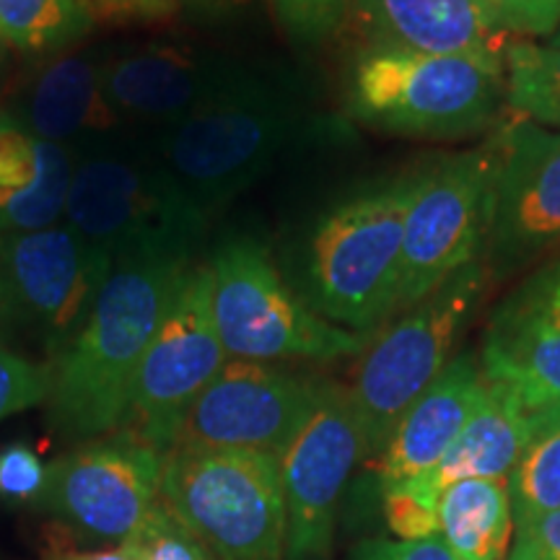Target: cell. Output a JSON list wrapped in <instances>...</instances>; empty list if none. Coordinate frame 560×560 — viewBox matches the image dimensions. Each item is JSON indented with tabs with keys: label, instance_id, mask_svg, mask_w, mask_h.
I'll use <instances>...</instances> for the list:
<instances>
[{
	"label": "cell",
	"instance_id": "1",
	"mask_svg": "<svg viewBox=\"0 0 560 560\" xmlns=\"http://www.w3.org/2000/svg\"><path fill=\"white\" fill-rule=\"evenodd\" d=\"M190 262L170 255L112 262L89 317L50 363L45 416L60 441L73 446L120 431L140 361Z\"/></svg>",
	"mask_w": 560,
	"mask_h": 560
},
{
	"label": "cell",
	"instance_id": "2",
	"mask_svg": "<svg viewBox=\"0 0 560 560\" xmlns=\"http://www.w3.org/2000/svg\"><path fill=\"white\" fill-rule=\"evenodd\" d=\"M410 174L327 206L289 262L296 296L346 330L374 335L400 312L402 234Z\"/></svg>",
	"mask_w": 560,
	"mask_h": 560
},
{
	"label": "cell",
	"instance_id": "3",
	"mask_svg": "<svg viewBox=\"0 0 560 560\" xmlns=\"http://www.w3.org/2000/svg\"><path fill=\"white\" fill-rule=\"evenodd\" d=\"M306 132L310 115L296 91L276 75L252 70L182 122L143 130V140L210 219L262 179Z\"/></svg>",
	"mask_w": 560,
	"mask_h": 560
},
{
	"label": "cell",
	"instance_id": "4",
	"mask_svg": "<svg viewBox=\"0 0 560 560\" xmlns=\"http://www.w3.org/2000/svg\"><path fill=\"white\" fill-rule=\"evenodd\" d=\"M62 223L112 262L170 255L195 260L208 215L153 156L143 136H125L73 153Z\"/></svg>",
	"mask_w": 560,
	"mask_h": 560
},
{
	"label": "cell",
	"instance_id": "5",
	"mask_svg": "<svg viewBox=\"0 0 560 560\" xmlns=\"http://www.w3.org/2000/svg\"><path fill=\"white\" fill-rule=\"evenodd\" d=\"M488 285L490 262L482 257L371 335L348 387L361 433V462H380L400 418L454 359Z\"/></svg>",
	"mask_w": 560,
	"mask_h": 560
},
{
	"label": "cell",
	"instance_id": "6",
	"mask_svg": "<svg viewBox=\"0 0 560 560\" xmlns=\"http://www.w3.org/2000/svg\"><path fill=\"white\" fill-rule=\"evenodd\" d=\"M503 100V68L374 39L350 62L346 81L355 122L408 138L475 136L495 122Z\"/></svg>",
	"mask_w": 560,
	"mask_h": 560
},
{
	"label": "cell",
	"instance_id": "7",
	"mask_svg": "<svg viewBox=\"0 0 560 560\" xmlns=\"http://www.w3.org/2000/svg\"><path fill=\"white\" fill-rule=\"evenodd\" d=\"M213 322L229 359L330 363L361 355L371 335L322 319L296 296L260 240L226 236L208 257Z\"/></svg>",
	"mask_w": 560,
	"mask_h": 560
},
{
	"label": "cell",
	"instance_id": "8",
	"mask_svg": "<svg viewBox=\"0 0 560 560\" xmlns=\"http://www.w3.org/2000/svg\"><path fill=\"white\" fill-rule=\"evenodd\" d=\"M159 499L219 560L285 556V495L278 457L174 446L166 452Z\"/></svg>",
	"mask_w": 560,
	"mask_h": 560
},
{
	"label": "cell",
	"instance_id": "9",
	"mask_svg": "<svg viewBox=\"0 0 560 560\" xmlns=\"http://www.w3.org/2000/svg\"><path fill=\"white\" fill-rule=\"evenodd\" d=\"M109 270L107 252L62 221L0 234V342L50 366L89 317Z\"/></svg>",
	"mask_w": 560,
	"mask_h": 560
},
{
	"label": "cell",
	"instance_id": "10",
	"mask_svg": "<svg viewBox=\"0 0 560 560\" xmlns=\"http://www.w3.org/2000/svg\"><path fill=\"white\" fill-rule=\"evenodd\" d=\"M499 185V140L441 156L410 174L400 312L488 255Z\"/></svg>",
	"mask_w": 560,
	"mask_h": 560
},
{
	"label": "cell",
	"instance_id": "11",
	"mask_svg": "<svg viewBox=\"0 0 560 560\" xmlns=\"http://www.w3.org/2000/svg\"><path fill=\"white\" fill-rule=\"evenodd\" d=\"M229 361L213 322L208 260L182 272L132 382L120 431L170 452L187 412Z\"/></svg>",
	"mask_w": 560,
	"mask_h": 560
},
{
	"label": "cell",
	"instance_id": "12",
	"mask_svg": "<svg viewBox=\"0 0 560 560\" xmlns=\"http://www.w3.org/2000/svg\"><path fill=\"white\" fill-rule=\"evenodd\" d=\"M164 459L128 431L73 444L47 467L37 511L94 548L130 542L159 503Z\"/></svg>",
	"mask_w": 560,
	"mask_h": 560
},
{
	"label": "cell",
	"instance_id": "13",
	"mask_svg": "<svg viewBox=\"0 0 560 560\" xmlns=\"http://www.w3.org/2000/svg\"><path fill=\"white\" fill-rule=\"evenodd\" d=\"M325 384V376L285 363L229 359L187 412L174 446L280 459L317 408Z\"/></svg>",
	"mask_w": 560,
	"mask_h": 560
},
{
	"label": "cell",
	"instance_id": "14",
	"mask_svg": "<svg viewBox=\"0 0 560 560\" xmlns=\"http://www.w3.org/2000/svg\"><path fill=\"white\" fill-rule=\"evenodd\" d=\"M361 465V433L350 392L327 380L317 408L280 457L285 495L283 560H327L342 499Z\"/></svg>",
	"mask_w": 560,
	"mask_h": 560
},
{
	"label": "cell",
	"instance_id": "15",
	"mask_svg": "<svg viewBox=\"0 0 560 560\" xmlns=\"http://www.w3.org/2000/svg\"><path fill=\"white\" fill-rule=\"evenodd\" d=\"M249 73V66L229 55L179 42H143L107 50L102 89L128 128L159 130L208 107Z\"/></svg>",
	"mask_w": 560,
	"mask_h": 560
},
{
	"label": "cell",
	"instance_id": "16",
	"mask_svg": "<svg viewBox=\"0 0 560 560\" xmlns=\"http://www.w3.org/2000/svg\"><path fill=\"white\" fill-rule=\"evenodd\" d=\"M499 185L488 255L514 270L560 249V132L516 120L499 136Z\"/></svg>",
	"mask_w": 560,
	"mask_h": 560
},
{
	"label": "cell",
	"instance_id": "17",
	"mask_svg": "<svg viewBox=\"0 0 560 560\" xmlns=\"http://www.w3.org/2000/svg\"><path fill=\"white\" fill-rule=\"evenodd\" d=\"M490 384L529 412L560 405V252L495 306L480 348Z\"/></svg>",
	"mask_w": 560,
	"mask_h": 560
},
{
	"label": "cell",
	"instance_id": "18",
	"mask_svg": "<svg viewBox=\"0 0 560 560\" xmlns=\"http://www.w3.org/2000/svg\"><path fill=\"white\" fill-rule=\"evenodd\" d=\"M107 50H70L32 62L5 102L11 117L34 136L79 153L130 132L109 107L102 89V66Z\"/></svg>",
	"mask_w": 560,
	"mask_h": 560
},
{
	"label": "cell",
	"instance_id": "19",
	"mask_svg": "<svg viewBox=\"0 0 560 560\" xmlns=\"http://www.w3.org/2000/svg\"><path fill=\"white\" fill-rule=\"evenodd\" d=\"M486 395V376L472 353H459L446 363L431 387L410 405L376 462L380 490L429 475Z\"/></svg>",
	"mask_w": 560,
	"mask_h": 560
},
{
	"label": "cell",
	"instance_id": "20",
	"mask_svg": "<svg viewBox=\"0 0 560 560\" xmlns=\"http://www.w3.org/2000/svg\"><path fill=\"white\" fill-rule=\"evenodd\" d=\"M374 42L429 55H457L503 68L506 37L478 0H348Z\"/></svg>",
	"mask_w": 560,
	"mask_h": 560
},
{
	"label": "cell",
	"instance_id": "21",
	"mask_svg": "<svg viewBox=\"0 0 560 560\" xmlns=\"http://www.w3.org/2000/svg\"><path fill=\"white\" fill-rule=\"evenodd\" d=\"M75 156L0 109V234L62 221Z\"/></svg>",
	"mask_w": 560,
	"mask_h": 560
},
{
	"label": "cell",
	"instance_id": "22",
	"mask_svg": "<svg viewBox=\"0 0 560 560\" xmlns=\"http://www.w3.org/2000/svg\"><path fill=\"white\" fill-rule=\"evenodd\" d=\"M532 412L509 389L486 380V395L462 429L452 450L423 478H416L429 493L459 480H509L529 439Z\"/></svg>",
	"mask_w": 560,
	"mask_h": 560
},
{
	"label": "cell",
	"instance_id": "23",
	"mask_svg": "<svg viewBox=\"0 0 560 560\" xmlns=\"http://www.w3.org/2000/svg\"><path fill=\"white\" fill-rule=\"evenodd\" d=\"M439 537L457 560H506L514 537L506 480H459L439 493Z\"/></svg>",
	"mask_w": 560,
	"mask_h": 560
},
{
	"label": "cell",
	"instance_id": "24",
	"mask_svg": "<svg viewBox=\"0 0 560 560\" xmlns=\"http://www.w3.org/2000/svg\"><path fill=\"white\" fill-rule=\"evenodd\" d=\"M94 26L91 0H0V45L32 62L75 50Z\"/></svg>",
	"mask_w": 560,
	"mask_h": 560
},
{
	"label": "cell",
	"instance_id": "25",
	"mask_svg": "<svg viewBox=\"0 0 560 560\" xmlns=\"http://www.w3.org/2000/svg\"><path fill=\"white\" fill-rule=\"evenodd\" d=\"M506 482L514 529L560 509V405L532 412L529 439Z\"/></svg>",
	"mask_w": 560,
	"mask_h": 560
},
{
	"label": "cell",
	"instance_id": "26",
	"mask_svg": "<svg viewBox=\"0 0 560 560\" xmlns=\"http://www.w3.org/2000/svg\"><path fill=\"white\" fill-rule=\"evenodd\" d=\"M503 79L511 109L542 128H560V47L506 42Z\"/></svg>",
	"mask_w": 560,
	"mask_h": 560
},
{
	"label": "cell",
	"instance_id": "27",
	"mask_svg": "<svg viewBox=\"0 0 560 560\" xmlns=\"http://www.w3.org/2000/svg\"><path fill=\"white\" fill-rule=\"evenodd\" d=\"M50 387L52 374L47 363L0 342V423L19 412L45 408Z\"/></svg>",
	"mask_w": 560,
	"mask_h": 560
},
{
	"label": "cell",
	"instance_id": "28",
	"mask_svg": "<svg viewBox=\"0 0 560 560\" xmlns=\"http://www.w3.org/2000/svg\"><path fill=\"white\" fill-rule=\"evenodd\" d=\"M439 495H433L418 480L382 490L384 522L400 542H420L439 537Z\"/></svg>",
	"mask_w": 560,
	"mask_h": 560
},
{
	"label": "cell",
	"instance_id": "29",
	"mask_svg": "<svg viewBox=\"0 0 560 560\" xmlns=\"http://www.w3.org/2000/svg\"><path fill=\"white\" fill-rule=\"evenodd\" d=\"M47 467L30 441L16 439L0 446V503L37 509L47 488Z\"/></svg>",
	"mask_w": 560,
	"mask_h": 560
},
{
	"label": "cell",
	"instance_id": "30",
	"mask_svg": "<svg viewBox=\"0 0 560 560\" xmlns=\"http://www.w3.org/2000/svg\"><path fill=\"white\" fill-rule=\"evenodd\" d=\"M130 542L138 545L143 560H219L164 503L149 511Z\"/></svg>",
	"mask_w": 560,
	"mask_h": 560
},
{
	"label": "cell",
	"instance_id": "31",
	"mask_svg": "<svg viewBox=\"0 0 560 560\" xmlns=\"http://www.w3.org/2000/svg\"><path fill=\"white\" fill-rule=\"evenodd\" d=\"M270 5L285 37L304 47L335 37L350 11L348 0H270Z\"/></svg>",
	"mask_w": 560,
	"mask_h": 560
},
{
	"label": "cell",
	"instance_id": "32",
	"mask_svg": "<svg viewBox=\"0 0 560 560\" xmlns=\"http://www.w3.org/2000/svg\"><path fill=\"white\" fill-rule=\"evenodd\" d=\"M501 34L552 37L560 24V0H478Z\"/></svg>",
	"mask_w": 560,
	"mask_h": 560
},
{
	"label": "cell",
	"instance_id": "33",
	"mask_svg": "<svg viewBox=\"0 0 560 560\" xmlns=\"http://www.w3.org/2000/svg\"><path fill=\"white\" fill-rule=\"evenodd\" d=\"M346 560H457L441 537L420 542H400L389 537L363 540L348 552Z\"/></svg>",
	"mask_w": 560,
	"mask_h": 560
},
{
	"label": "cell",
	"instance_id": "34",
	"mask_svg": "<svg viewBox=\"0 0 560 560\" xmlns=\"http://www.w3.org/2000/svg\"><path fill=\"white\" fill-rule=\"evenodd\" d=\"M506 560H560V509L516 527Z\"/></svg>",
	"mask_w": 560,
	"mask_h": 560
},
{
	"label": "cell",
	"instance_id": "35",
	"mask_svg": "<svg viewBox=\"0 0 560 560\" xmlns=\"http://www.w3.org/2000/svg\"><path fill=\"white\" fill-rule=\"evenodd\" d=\"M42 560H143L136 542L109 545V548H89V550H68L58 548L47 552Z\"/></svg>",
	"mask_w": 560,
	"mask_h": 560
},
{
	"label": "cell",
	"instance_id": "36",
	"mask_svg": "<svg viewBox=\"0 0 560 560\" xmlns=\"http://www.w3.org/2000/svg\"><path fill=\"white\" fill-rule=\"evenodd\" d=\"M244 0H145V5L153 11L156 19H166L182 9H198V11H223L242 5Z\"/></svg>",
	"mask_w": 560,
	"mask_h": 560
},
{
	"label": "cell",
	"instance_id": "37",
	"mask_svg": "<svg viewBox=\"0 0 560 560\" xmlns=\"http://www.w3.org/2000/svg\"><path fill=\"white\" fill-rule=\"evenodd\" d=\"M96 16L109 19H156L153 11L145 5V0H91Z\"/></svg>",
	"mask_w": 560,
	"mask_h": 560
},
{
	"label": "cell",
	"instance_id": "38",
	"mask_svg": "<svg viewBox=\"0 0 560 560\" xmlns=\"http://www.w3.org/2000/svg\"><path fill=\"white\" fill-rule=\"evenodd\" d=\"M550 45H552V47H560V24H558L556 34H552V37H550Z\"/></svg>",
	"mask_w": 560,
	"mask_h": 560
},
{
	"label": "cell",
	"instance_id": "39",
	"mask_svg": "<svg viewBox=\"0 0 560 560\" xmlns=\"http://www.w3.org/2000/svg\"><path fill=\"white\" fill-rule=\"evenodd\" d=\"M5 55H9V50H5V47H3V45H0V62H3V60H5Z\"/></svg>",
	"mask_w": 560,
	"mask_h": 560
}]
</instances>
